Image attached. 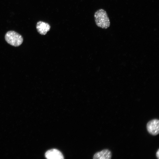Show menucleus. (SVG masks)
<instances>
[{"instance_id":"4","label":"nucleus","mask_w":159,"mask_h":159,"mask_svg":"<svg viewBox=\"0 0 159 159\" xmlns=\"http://www.w3.org/2000/svg\"><path fill=\"white\" fill-rule=\"evenodd\" d=\"M46 158L48 159H63L64 156L62 153L58 150L52 149L48 150L45 154Z\"/></svg>"},{"instance_id":"7","label":"nucleus","mask_w":159,"mask_h":159,"mask_svg":"<svg viewBox=\"0 0 159 159\" xmlns=\"http://www.w3.org/2000/svg\"><path fill=\"white\" fill-rule=\"evenodd\" d=\"M156 156L157 158L159 159V149H158V150L157 151L156 153Z\"/></svg>"},{"instance_id":"2","label":"nucleus","mask_w":159,"mask_h":159,"mask_svg":"<svg viewBox=\"0 0 159 159\" xmlns=\"http://www.w3.org/2000/svg\"><path fill=\"white\" fill-rule=\"evenodd\" d=\"M6 41L10 44L15 47L21 45L23 42V38L20 34L13 31H9L5 36Z\"/></svg>"},{"instance_id":"3","label":"nucleus","mask_w":159,"mask_h":159,"mask_svg":"<svg viewBox=\"0 0 159 159\" xmlns=\"http://www.w3.org/2000/svg\"><path fill=\"white\" fill-rule=\"evenodd\" d=\"M147 130L149 133L155 136L159 133V120L155 119L149 121L146 125Z\"/></svg>"},{"instance_id":"1","label":"nucleus","mask_w":159,"mask_h":159,"mask_svg":"<svg viewBox=\"0 0 159 159\" xmlns=\"http://www.w3.org/2000/svg\"><path fill=\"white\" fill-rule=\"evenodd\" d=\"M95 20L97 26L102 29L108 28L110 21L107 12L102 9L97 10L94 14Z\"/></svg>"},{"instance_id":"6","label":"nucleus","mask_w":159,"mask_h":159,"mask_svg":"<svg viewBox=\"0 0 159 159\" xmlns=\"http://www.w3.org/2000/svg\"><path fill=\"white\" fill-rule=\"evenodd\" d=\"M112 153L110 150L107 149H104L96 153L93 156L94 159H111Z\"/></svg>"},{"instance_id":"5","label":"nucleus","mask_w":159,"mask_h":159,"mask_svg":"<svg viewBox=\"0 0 159 159\" xmlns=\"http://www.w3.org/2000/svg\"><path fill=\"white\" fill-rule=\"evenodd\" d=\"M36 27L37 32L39 34L45 35L49 31L51 26L47 23L39 21L37 23Z\"/></svg>"}]
</instances>
